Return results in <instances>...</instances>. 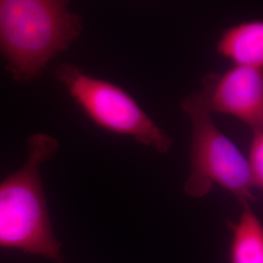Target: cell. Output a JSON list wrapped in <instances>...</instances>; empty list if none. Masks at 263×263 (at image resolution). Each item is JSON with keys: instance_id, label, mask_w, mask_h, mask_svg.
I'll list each match as a JSON object with an SVG mask.
<instances>
[{"instance_id": "cell-6", "label": "cell", "mask_w": 263, "mask_h": 263, "mask_svg": "<svg viewBox=\"0 0 263 263\" xmlns=\"http://www.w3.org/2000/svg\"><path fill=\"white\" fill-rule=\"evenodd\" d=\"M216 51L234 66L262 68V21H246L227 28L216 44Z\"/></svg>"}, {"instance_id": "cell-7", "label": "cell", "mask_w": 263, "mask_h": 263, "mask_svg": "<svg viewBox=\"0 0 263 263\" xmlns=\"http://www.w3.org/2000/svg\"><path fill=\"white\" fill-rule=\"evenodd\" d=\"M241 214L236 222L228 221L231 231L230 263H263V226L251 203L241 202Z\"/></svg>"}, {"instance_id": "cell-5", "label": "cell", "mask_w": 263, "mask_h": 263, "mask_svg": "<svg viewBox=\"0 0 263 263\" xmlns=\"http://www.w3.org/2000/svg\"><path fill=\"white\" fill-rule=\"evenodd\" d=\"M212 113L235 117L252 130L263 128L262 68L234 66L224 73H209L202 80Z\"/></svg>"}, {"instance_id": "cell-4", "label": "cell", "mask_w": 263, "mask_h": 263, "mask_svg": "<svg viewBox=\"0 0 263 263\" xmlns=\"http://www.w3.org/2000/svg\"><path fill=\"white\" fill-rule=\"evenodd\" d=\"M55 76L86 116L98 127L133 138L141 145L161 154L172 151L173 139L122 87L90 76L69 64L58 66Z\"/></svg>"}, {"instance_id": "cell-3", "label": "cell", "mask_w": 263, "mask_h": 263, "mask_svg": "<svg viewBox=\"0 0 263 263\" xmlns=\"http://www.w3.org/2000/svg\"><path fill=\"white\" fill-rule=\"evenodd\" d=\"M180 108L192 125L190 171L183 184L184 193L189 197L202 198L218 185L240 203L255 201L247 158L217 128L203 91L188 95Z\"/></svg>"}, {"instance_id": "cell-2", "label": "cell", "mask_w": 263, "mask_h": 263, "mask_svg": "<svg viewBox=\"0 0 263 263\" xmlns=\"http://www.w3.org/2000/svg\"><path fill=\"white\" fill-rule=\"evenodd\" d=\"M60 144L46 134L28 139L24 166L0 182V248L15 249L62 262V245L51 224L40 170Z\"/></svg>"}, {"instance_id": "cell-8", "label": "cell", "mask_w": 263, "mask_h": 263, "mask_svg": "<svg viewBox=\"0 0 263 263\" xmlns=\"http://www.w3.org/2000/svg\"><path fill=\"white\" fill-rule=\"evenodd\" d=\"M247 163L253 188L263 189V128L253 130V137L249 148Z\"/></svg>"}, {"instance_id": "cell-1", "label": "cell", "mask_w": 263, "mask_h": 263, "mask_svg": "<svg viewBox=\"0 0 263 263\" xmlns=\"http://www.w3.org/2000/svg\"><path fill=\"white\" fill-rule=\"evenodd\" d=\"M82 30L83 20L66 1L0 0V53L21 82L37 78Z\"/></svg>"}]
</instances>
